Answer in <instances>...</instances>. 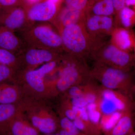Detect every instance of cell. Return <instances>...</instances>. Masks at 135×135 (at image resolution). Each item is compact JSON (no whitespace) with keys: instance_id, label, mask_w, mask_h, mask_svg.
Instances as JSON below:
<instances>
[{"instance_id":"20","label":"cell","mask_w":135,"mask_h":135,"mask_svg":"<svg viewBox=\"0 0 135 135\" xmlns=\"http://www.w3.org/2000/svg\"><path fill=\"white\" fill-rule=\"evenodd\" d=\"M0 64L16 69L20 64L19 57L11 51L0 48Z\"/></svg>"},{"instance_id":"9","label":"cell","mask_w":135,"mask_h":135,"mask_svg":"<svg viewBox=\"0 0 135 135\" xmlns=\"http://www.w3.org/2000/svg\"><path fill=\"white\" fill-rule=\"evenodd\" d=\"M27 18L32 22H46L53 19L57 13L56 5L49 0L34 4L27 7L23 4Z\"/></svg>"},{"instance_id":"5","label":"cell","mask_w":135,"mask_h":135,"mask_svg":"<svg viewBox=\"0 0 135 135\" xmlns=\"http://www.w3.org/2000/svg\"><path fill=\"white\" fill-rule=\"evenodd\" d=\"M23 37L30 47L64 51L60 34L56 32L49 25L40 24L29 26L23 30Z\"/></svg>"},{"instance_id":"23","label":"cell","mask_w":135,"mask_h":135,"mask_svg":"<svg viewBox=\"0 0 135 135\" xmlns=\"http://www.w3.org/2000/svg\"><path fill=\"white\" fill-rule=\"evenodd\" d=\"M89 119L93 125H97L101 120L102 116L99 102L89 104L86 107Z\"/></svg>"},{"instance_id":"4","label":"cell","mask_w":135,"mask_h":135,"mask_svg":"<svg viewBox=\"0 0 135 135\" xmlns=\"http://www.w3.org/2000/svg\"><path fill=\"white\" fill-rule=\"evenodd\" d=\"M90 56L95 63H99L129 71L135 68V55L130 51L117 47L110 41L102 42Z\"/></svg>"},{"instance_id":"15","label":"cell","mask_w":135,"mask_h":135,"mask_svg":"<svg viewBox=\"0 0 135 135\" xmlns=\"http://www.w3.org/2000/svg\"><path fill=\"white\" fill-rule=\"evenodd\" d=\"M84 12L86 16H112L115 10L112 0H89Z\"/></svg>"},{"instance_id":"18","label":"cell","mask_w":135,"mask_h":135,"mask_svg":"<svg viewBox=\"0 0 135 135\" xmlns=\"http://www.w3.org/2000/svg\"><path fill=\"white\" fill-rule=\"evenodd\" d=\"M32 124L40 131L44 134H51L55 131L56 126L55 122L53 118L50 117H41L33 116L31 118Z\"/></svg>"},{"instance_id":"3","label":"cell","mask_w":135,"mask_h":135,"mask_svg":"<svg viewBox=\"0 0 135 135\" xmlns=\"http://www.w3.org/2000/svg\"><path fill=\"white\" fill-rule=\"evenodd\" d=\"M62 60L63 64L60 77L56 84L58 92H65L73 86L84 84L92 79L90 69L84 59L66 53L62 56Z\"/></svg>"},{"instance_id":"34","label":"cell","mask_w":135,"mask_h":135,"mask_svg":"<svg viewBox=\"0 0 135 135\" xmlns=\"http://www.w3.org/2000/svg\"><path fill=\"white\" fill-rule=\"evenodd\" d=\"M23 1H26V2H28L29 4H32L38 2L39 0H23Z\"/></svg>"},{"instance_id":"33","label":"cell","mask_w":135,"mask_h":135,"mask_svg":"<svg viewBox=\"0 0 135 135\" xmlns=\"http://www.w3.org/2000/svg\"><path fill=\"white\" fill-rule=\"evenodd\" d=\"M59 134L60 135H74L72 134V133L66 131L64 130V129L60 131Z\"/></svg>"},{"instance_id":"17","label":"cell","mask_w":135,"mask_h":135,"mask_svg":"<svg viewBox=\"0 0 135 135\" xmlns=\"http://www.w3.org/2000/svg\"><path fill=\"white\" fill-rule=\"evenodd\" d=\"M117 18L116 26L131 29L135 26V10L133 9L126 6L117 15Z\"/></svg>"},{"instance_id":"40","label":"cell","mask_w":135,"mask_h":135,"mask_svg":"<svg viewBox=\"0 0 135 135\" xmlns=\"http://www.w3.org/2000/svg\"></svg>"},{"instance_id":"38","label":"cell","mask_w":135,"mask_h":135,"mask_svg":"<svg viewBox=\"0 0 135 135\" xmlns=\"http://www.w3.org/2000/svg\"><path fill=\"white\" fill-rule=\"evenodd\" d=\"M128 135H135V132L134 131H132L131 133L130 134H129Z\"/></svg>"},{"instance_id":"26","label":"cell","mask_w":135,"mask_h":135,"mask_svg":"<svg viewBox=\"0 0 135 135\" xmlns=\"http://www.w3.org/2000/svg\"><path fill=\"white\" fill-rule=\"evenodd\" d=\"M86 83L75 85L70 88L66 91L68 98L70 99L83 95L85 91V84Z\"/></svg>"},{"instance_id":"31","label":"cell","mask_w":135,"mask_h":135,"mask_svg":"<svg viewBox=\"0 0 135 135\" xmlns=\"http://www.w3.org/2000/svg\"><path fill=\"white\" fill-rule=\"evenodd\" d=\"M115 13L118 15L120 11L126 7V0H112Z\"/></svg>"},{"instance_id":"6","label":"cell","mask_w":135,"mask_h":135,"mask_svg":"<svg viewBox=\"0 0 135 135\" xmlns=\"http://www.w3.org/2000/svg\"><path fill=\"white\" fill-rule=\"evenodd\" d=\"M23 5L0 11V26L14 32L29 26L30 21Z\"/></svg>"},{"instance_id":"36","label":"cell","mask_w":135,"mask_h":135,"mask_svg":"<svg viewBox=\"0 0 135 135\" xmlns=\"http://www.w3.org/2000/svg\"><path fill=\"white\" fill-rule=\"evenodd\" d=\"M3 84V83L0 84V97H1V94L2 90Z\"/></svg>"},{"instance_id":"22","label":"cell","mask_w":135,"mask_h":135,"mask_svg":"<svg viewBox=\"0 0 135 135\" xmlns=\"http://www.w3.org/2000/svg\"><path fill=\"white\" fill-rule=\"evenodd\" d=\"M123 112H116L109 114H103L101 117V126L104 130L110 131L121 117Z\"/></svg>"},{"instance_id":"12","label":"cell","mask_w":135,"mask_h":135,"mask_svg":"<svg viewBox=\"0 0 135 135\" xmlns=\"http://www.w3.org/2000/svg\"><path fill=\"white\" fill-rule=\"evenodd\" d=\"M110 41L122 50L130 51L133 50L135 33L132 29L116 26L111 33Z\"/></svg>"},{"instance_id":"29","label":"cell","mask_w":135,"mask_h":135,"mask_svg":"<svg viewBox=\"0 0 135 135\" xmlns=\"http://www.w3.org/2000/svg\"><path fill=\"white\" fill-rule=\"evenodd\" d=\"M69 99H70V101L68 102V104L72 106L78 108H85L89 104L88 100L83 95Z\"/></svg>"},{"instance_id":"14","label":"cell","mask_w":135,"mask_h":135,"mask_svg":"<svg viewBox=\"0 0 135 135\" xmlns=\"http://www.w3.org/2000/svg\"><path fill=\"white\" fill-rule=\"evenodd\" d=\"M23 43L11 30L0 26V48L15 54L23 49Z\"/></svg>"},{"instance_id":"28","label":"cell","mask_w":135,"mask_h":135,"mask_svg":"<svg viewBox=\"0 0 135 135\" xmlns=\"http://www.w3.org/2000/svg\"><path fill=\"white\" fill-rule=\"evenodd\" d=\"M23 0H0V11L21 6Z\"/></svg>"},{"instance_id":"21","label":"cell","mask_w":135,"mask_h":135,"mask_svg":"<svg viewBox=\"0 0 135 135\" xmlns=\"http://www.w3.org/2000/svg\"><path fill=\"white\" fill-rule=\"evenodd\" d=\"M10 129L12 135H38L37 131L34 128L26 126L20 121H13Z\"/></svg>"},{"instance_id":"10","label":"cell","mask_w":135,"mask_h":135,"mask_svg":"<svg viewBox=\"0 0 135 135\" xmlns=\"http://www.w3.org/2000/svg\"><path fill=\"white\" fill-rule=\"evenodd\" d=\"M100 99L109 103L116 112L133 111L135 104L132 98L117 90L107 89L101 86Z\"/></svg>"},{"instance_id":"1","label":"cell","mask_w":135,"mask_h":135,"mask_svg":"<svg viewBox=\"0 0 135 135\" xmlns=\"http://www.w3.org/2000/svg\"><path fill=\"white\" fill-rule=\"evenodd\" d=\"M60 31L64 51L70 55L84 60L91 56L99 44L104 41L90 36L84 23L72 25Z\"/></svg>"},{"instance_id":"11","label":"cell","mask_w":135,"mask_h":135,"mask_svg":"<svg viewBox=\"0 0 135 135\" xmlns=\"http://www.w3.org/2000/svg\"><path fill=\"white\" fill-rule=\"evenodd\" d=\"M61 58L60 59L46 63L36 70L27 71L25 74V79L27 84L36 92H43L45 89L44 78L56 67Z\"/></svg>"},{"instance_id":"30","label":"cell","mask_w":135,"mask_h":135,"mask_svg":"<svg viewBox=\"0 0 135 135\" xmlns=\"http://www.w3.org/2000/svg\"><path fill=\"white\" fill-rule=\"evenodd\" d=\"M68 5L72 7L84 11L89 0H64Z\"/></svg>"},{"instance_id":"19","label":"cell","mask_w":135,"mask_h":135,"mask_svg":"<svg viewBox=\"0 0 135 135\" xmlns=\"http://www.w3.org/2000/svg\"><path fill=\"white\" fill-rule=\"evenodd\" d=\"M18 97V93L16 87L3 83L0 97V103L14 104L16 101Z\"/></svg>"},{"instance_id":"35","label":"cell","mask_w":135,"mask_h":135,"mask_svg":"<svg viewBox=\"0 0 135 135\" xmlns=\"http://www.w3.org/2000/svg\"><path fill=\"white\" fill-rule=\"evenodd\" d=\"M49 1H50L56 4V3H58L60 0H49Z\"/></svg>"},{"instance_id":"24","label":"cell","mask_w":135,"mask_h":135,"mask_svg":"<svg viewBox=\"0 0 135 135\" xmlns=\"http://www.w3.org/2000/svg\"><path fill=\"white\" fill-rule=\"evenodd\" d=\"M16 108L14 104L0 103V124L13 118L16 113Z\"/></svg>"},{"instance_id":"32","label":"cell","mask_w":135,"mask_h":135,"mask_svg":"<svg viewBox=\"0 0 135 135\" xmlns=\"http://www.w3.org/2000/svg\"><path fill=\"white\" fill-rule=\"evenodd\" d=\"M126 5L128 7L131 6L135 10V0H126Z\"/></svg>"},{"instance_id":"37","label":"cell","mask_w":135,"mask_h":135,"mask_svg":"<svg viewBox=\"0 0 135 135\" xmlns=\"http://www.w3.org/2000/svg\"><path fill=\"white\" fill-rule=\"evenodd\" d=\"M133 50H134V55H135V40L134 42V45H133Z\"/></svg>"},{"instance_id":"7","label":"cell","mask_w":135,"mask_h":135,"mask_svg":"<svg viewBox=\"0 0 135 135\" xmlns=\"http://www.w3.org/2000/svg\"><path fill=\"white\" fill-rule=\"evenodd\" d=\"M85 26L90 36L103 40L106 36H110L115 24L112 16L89 15L86 16Z\"/></svg>"},{"instance_id":"27","label":"cell","mask_w":135,"mask_h":135,"mask_svg":"<svg viewBox=\"0 0 135 135\" xmlns=\"http://www.w3.org/2000/svg\"><path fill=\"white\" fill-rule=\"evenodd\" d=\"M60 125L63 129L72 133L74 135H78L79 130L75 127L73 121L66 117H63L60 121Z\"/></svg>"},{"instance_id":"25","label":"cell","mask_w":135,"mask_h":135,"mask_svg":"<svg viewBox=\"0 0 135 135\" xmlns=\"http://www.w3.org/2000/svg\"><path fill=\"white\" fill-rule=\"evenodd\" d=\"M15 70L16 69L12 67L0 64V84L12 78Z\"/></svg>"},{"instance_id":"16","label":"cell","mask_w":135,"mask_h":135,"mask_svg":"<svg viewBox=\"0 0 135 135\" xmlns=\"http://www.w3.org/2000/svg\"><path fill=\"white\" fill-rule=\"evenodd\" d=\"M134 124L133 111L124 112L115 126L109 131L111 135H128L133 131Z\"/></svg>"},{"instance_id":"13","label":"cell","mask_w":135,"mask_h":135,"mask_svg":"<svg viewBox=\"0 0 135 135\" xmlns=\"http://www.w3.org/2000/svg\"><path fill=\"white\" fill-rule=\"evenodd\" d=\"M86 16L84 11L68 6L63 8L58 15L59 29L72 25L86 22Z\"/></svg>"},{"instance_id":"8","label":"cell","mask_w":135,"mask_h":135,"mask_svg":"<svg viewBox=\"0 0 135 135\" xmlns=\"http://www.w3.org/2000/svg\"><path fill=\"white\" fill-rule=\"evenodd\" d=\"M20 53V60H23L28 66H33L60 59L62 53L44 49L30 47L24 49Z\"/></svg>"},{"instance_id":"39","label":"cell","mask_w":135,"mask_h":135,"mask_svg":"<svg viewBox=\"0 0 135 135\" xmlns=\"http://www.w3.org/2000/svg\"><path fill=\"white\" fill-rule=\"evenodd\" d=\"M46 135H60L59 134H47Z\"/></svg>"},{"instance_id":"2","label":"cell","mask_w":135,"mask_h":135,"mask_svg":"<svg viewBox=\"0 0 135 135\" xmlns=\"http://www.w3.org/2000/svg\"><path fill=\"white\" fill-rule=\"evenodd\" d=\"M129 72L95 62L90 69V75L94 80L99 81L103 88L120 91L132 98L135 87Z\"/></svg>"}]
</instances>
